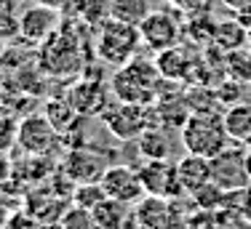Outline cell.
Wrapping results in <instances>:
<instances>
[{
    "label": "cell",
    "mask_w": 251,
    "mask_h": 229,
    "mask_svg": "<svg viewBox=\"0 0 251 229\" xmlns=\"http://www.w3.org/2000/svg\"><path fill=\"white\" fill-rule=\"evenodd\" d=\"M163 83V75L155 67V59L136 56L128 64L118 67L110 77L112 96L118 101H128V104H145L152 107L158 99V88Z\"/></svg>",
    "instance_id": "obj_1"
},
{
    "label": "cell",
    "mask_w": 251,
    "mask_h": 229,
    "mask_svg": "<svg viewBox=\"0 0 251 229\" xmlns=\"http://www.w3.org/2000/svg\"><path fill=\"white\" fill-rule=\"evenodd\" d=\"M179 141H182L184 152L201 155V158H217L230 147V134L225 128V117L219 112H193L179 131Z\"/></svg>",
    "instance_id": "obj_2"
},
{
    "label": "cell",
    "mask_w": 251,
    "mask_h": 229,
    "mask_svg": "<svg viewBox=\"0 0 251 229\" xmlns=\"http://www.w3.org/2000/svg\"><path fill=\"white\" fill-rule=\"evenodd\" d=\"M139 46H142V35L139 27H134V24L107 19L97 32V56L101 59V64H107L112 69L136 59Z\"/></svg>",
    "instance_id": "obj_3"
},
{
    "label": "cell",
    "mask_w": 251,
    "mask_h": 229,
    "mask_svg": "<svg viewBox=\"0 0 251 229\" xmlns=\"http://www.w3.org/2000/svg\"><path fill=\"white\" fill-rule=\"evenodd\" d=\"M99 120L107 128V134L115 136L118 141H136L147 128H152V107L115 99V104L107 107V112Z\"/></svg>",
    "instance_id": "obj_4"
},
{
    "label": "cell",
    "mask_w": 251,
    "mask_h": 229,
    "mask_svg": "<svg viewBox=\"0 0 251 229\" xmlns=\"http://www.w3.org/2000/svg\"><path fill=\"white\" fill-rule=\"evenodd\" d=\"M139 35H142V46L150 48L152 53H160L166 48L179 46V40L184 38V24L179 22V16L171 8H155L139 24Z\"/></svg>",
    "instance_id": "obj_5"
},
{
    "label": "cell",
    "mask_w": 251,
    "mask_h": 229,
    "mask_svg": "<svg viewBox=\"0 0 251 229\" xmlns=\"http://www.w3.org/2000/svg\"><path fill=\"white\" fill-rule=\"evenodd\" d=\"M101 189L110 200H118L123 206H136L139 200H145L147 192L142 184L139 168L128 165V162H115L104 171V176L99 179Z\"/></svg>",
    "instance_id": "obj_6"
},
{
    "label": "cell",
    "mask_w": 251,
    "mask_h": 229,
    "mask_svg": "<svg viewBox=\"0 0 251 229\" xmlns=\"http://www.w3.org/2000/svg\"><path fill=\"white\" fill-rule=\"evenodd\" d=\"M211 176H214V184L222 192L246 189L251 184V179L246 173V147L232 141L225 152L211 158Z\"/></svg>",
    "instance_id": "obj_7"
},
{
    "label": "cell",
    "mask_w": 251,
    "mask_h": 229,
    "mask_svg": "<svg viewBox=\"0 0 251 229\" xmlns=\"http://www.w3.org/2000/svg\"><path fill=\"white\" fill-rule=\"evenodd\" d=\"M110 162L101 152H94L88 147H70V152L62 160V176L70 184H94L104 176Z\"/></svg>",
    "instance_id": "obj_8"
},
{
    "label": "cell",
    "mask_w": 251,
    "mask_h": 229,
    "mask_svg": "<svg viewBox=\"0 0 251 229\" xmlns=\"http://www.w3.org/2000/svg\"><path fill=\"white\" fill-rule=\"evenodd\" d=\"M62 141L59 131L46 114H27L19 120V149L25 155H49Z\"/></svg>",
    "instance_id": "obj_9"
},
{
    "label": "cell",
    "mask_w": 251,
    "mask_h": 229,
    "mask_svg": "<svg viewBox=\"0 0 251 229\" xmlns=\"http://www.w3.org/2000/svg\"><path fill=\"white\" fill-rule=\"evenodd\" d=\"M64 99L75 107V112L80 117H101L107 112V107L112 104V88H107L97 77H83L67 91Z\"/></svg>",
    "instance_id": "obj_10"
},
{
    "label": "cell",
    "mask_w": 251,
    "mask_h": 229,
    "mask_svg": "<svg viewBox=\"0 0 251 229\" xmlns=\"http://www.w3.org/2000/svg\"><path fill=\"white\" fill-rule=\"evenodd\" d=\"M139 176H142V184H145V192L152 197L171 200L176 195H184L182 184H179L176 162L171 160H145L139 165Z\"/></svg>",
    "instance_id": "obj_11"
},
{
    "label": "cell",
    "mask_w": 251,
    "mask_h": 229,
    "mask_svg": "<svg viewBox=\"0 0 251 229\" xmlns=\"http://www.w3.org/2000/svg\"><path fill=\"white\" fill-rule=\"evenodd\" d=\"M59 8H51V5H29L19 14V35L29 43H46L51 35L59 32Z\"/></svg>",
    "instance_id": "obj_12"
},
{
    "label": "cell",
    "mask_w": 251,
    "mask_h": 229,
    "mask_svg": "<svg viewBox=\"0 0 251 229\" xmlns=\"http://www.w3.org/2000/svg\"><path fill=\"white\" fill-rule=\"evenodd\" d=\"M198 64H201V56L187 46H174V48H166V51L155 53L158 72L166 80H174V83H190Z\"/></svg>",
    "instance_id": "obj_13"
},
{
    "label": "cell",
    "mask_w": 251,
    "mask_h": 229,
    "mask_svg": "<svg viewBox=\"0 0 251 229\" xmlns=\"http://www.w3.org/2000/svg\"><path fill=\"white\" fill-rule=\"evenodd\" d=\"M176 173H179V184H182L184 195H195V192L206 189L208 184H214L211 176V160L201 158V155H182L176 160Z\"/></svg>",
    "instance_id": "obj_14"
},
{
    "label": "cell",
    "mask_w": 251,
    "mask_h": 229,
    "mask_svg": "<svg viewBox=\"0 0 251 229\" xmlns=\"http://www.w3.org/2000/svg\"><path fill=\"white\" fill-rule=\"evenodd\" d=\"M136 227L139 229H169L171 227V206L163 197L147 195L145 200H139L134 206Z\"/></svg>",
    "instance_id": "obj_15"
},
{
    "label": "cell",
    "mask_w": 251,
    "mask_h": 229,
    "mask_svg": "<svg viewBox=\"0 0 251 229\" xmlns=\"http://www.w3.org/2000/svg\"><path fill=\"white\" fill-rule=\"evenodd\" d=\"M134 147L142 160H171V155H174V138H171V131H163L158 125H152V128H147L145 134L136 138Z\"/></svg>",
    "instance_id": "obj_16"
},
{
    "label": "cell",
    "mask_w": 251,
    "mask_h": 229,
    "mask_svg": "<svg viewBox=\"0 0 251 229\" xmlns=\"http://www.w3.org/2000/svg\"><path fill=\"white\" fill-rule=\"evenodd\" d=\"M225 117V128L230 134V141L251 147V101H238V104L222 110Z\"/></svg>",
    "instance_id": "obj_17"
},
{
    "label": "cell",
    "mask_w": 251,
    "mask_h": 229,
    "mask_svg": "<svg viewBox=\"0 0 251 229\" xmlns=\"http://www.w3.org/2000/svg\"><path fill=\"white\" fill-rule=\"evenodd\" d=\"M249 46V29L243 27L238 19H225L217 22V29H214V48L230 53L235 48Z\"/></svg>",
    "instance_id": "obj_18"
},
{
    "label": "cell",
    "mask_w": 251,
    "mask_h": 229,
    "mask_svg": "<svg viewBox=\"0 0 251 229\" xmlns=\"http://www.w3.org/2000/svg\"><path fill=\"white\" fill-rule=\"evenodd\" d=\"M91 221L94 229H123L126 221H128V206L107 197L101 206L91 210Z\"/></svg>",
    "instance_id": "obj_19"
},
{
    "label": "cell",
    "mask_w": 251,
    "mask_h": 229,
    "mask_svg": "<svg viewBox=\"0 0 251 229\" xmlns=\"http://www.w3.org/2000/svg\"><path fill=\"white\" fill-rule=\"evenodd\" d=\"M152 0H112V11H110V19L126 22V24H134L139 27L147 16L152 14Z\"/></svg>",
    "instance_id": "obj_20"
},
{
    "label": "cell",
    "mask_w": 251,
    "mask_h": 229,
    "mask_svg": "<svg viewBox=\"0 0 251 229\" xmlns=\"http://www.w3.org/2000/svg\"><path fill=\"white\" fill-rule=\"evenodd\" d=\"M67 11H73L77 19H83L86 24H97V27H101V24L110 19L112 0H70Z\"/></svg>",
    "instance_id": "obj_21"
},
{
    "label": "cell",
    "mask_w": 251,
    "mask_h": 229,
    "mask_svg": "<svg viewBox=\"0 0 251 229\" xmlns=\"http://www.w3.org/2000/svg\"><path fill=\"white\" fill-rule=\"evenodd\" d=\"M43 114H46V117H49L51 123H53V128L59 131V136H64V134H67V131L73 128L75 123H80V120H83L80 114L75 112V107L70 104L67 99H51Z\"/></svg>",
    "instance_id": "obj_22"
},
{
    "label": "cell",
    "mask_w": 251,
    "mask_h": 229,
    "mask_svg": "<svg viewBox=\"0 0 251 229\" xmlns=\"http://www.w3.org/2000/svg\"><path fill=\"white\" fill-rule=\"evenodd\" d=\"M225 75L243 83V86H251V48L249 46L225 53Z\"/></svg>",
    "instance_id": "obj_23"
},
{
    "label": "cell",
    "mask_w": 251,
    "mask_h": 229,
    "mask_svg": "<svg viewBox=\"0 0 251 229\" xmlns=\"http://www.w3.org/2000/svg\"><path fill=\"white\" fill-rule=\"evenodd\" d=\"M107 200L104 189H101L99 182L94 184H77L73 189V206L83 208V210H94L97 206H101V203Z\"/></svg>",
    "instance_id": "obj_24"
},
{
    "label": "cell",
    "mask_w": 251,
    "mask_h": 229,
    "mask_svg": "<svg viewBox=\"0 0 251 229\" xmlns=\"http://www.w3.org/2000/svg\"><path fill=\"white\" fill-rule=\"evenodd\" d=\"M19 147V120L11 114H0V152H14Z\"/></svg>",
    "instance_id": "obj_25"
},
{
    "label": "cell",
    "mask_w": 251,
    "mask_h": 229,
    "mask_svg": "<svg viewBox=\"0 0 251 229\" xmlns=\"http://www.w3.org/2000/svg\"><path fill=\"white\" fill-rule=\"evenodd\" d=\"M62 229H94V221H91V210H83L73 206V210L62 216Z\"/></svg>",
    "instance_id": "obj_26"
},
{
    "label": "cell",
    "mask_w": 251,
    "mask_h": 229,
    "mask_svg": "<svg viewBox=\"0 0 251 229\" xmlns=\"http://www.w3.org/2000/svg\"><path fill=\"white\" fill-rule=\"evenodd\" d=\"M171 8L184 11V14H206L211 8V0H169Z\"/></svg>",
    "instance_id": "obj_27"
},
{
    "label": "cell",
    "mask_w": 251,
    "mask_h": 229,
    "mask_svg": "<svg viewBox=\"0 0 251 229\" xmlns=\"http://www.w3.org/2000/svg\"><path fill=\"white\" fill-rule=\"evenodd\" d=\"M14 173V162H11V155L8 152H0V184Z\"/></svg>",
    "instance_id": "obj_28"
},
{
    "label": "cell",
    "mask_w": 251,
    "mask_h": 229,
    "mask_svg": "<svg viewBox=\"0 0 251 229\" xmlns=\"http://www.w3.org/2000/svg\"><path fill=\"white\" fill-rule=\"evenodd\" d=\"M219 3H222L225 8H230V11H235V14H238V11H243V8H246V5L251 3V0H219Z\"/></svg>",
    "instance_id": "obj_29"
},
{
    "label": "cell",
    "mask_w": 251,
    "mask_h": 229,
    "mask_svg": "<svg viewBox=\"0 0 251 229\" xmlns=\"http://www.w3.org/2000/svg\"><path fill=\"white\" fill-rule=\"evenodd\" d=\"M246 173L251 179V147H246Z\"/></svg>",
    "instance_id": "obj_30"
},
{
    "label": "cell",
    "mask_w": 251,
    "mask_h": 229,
    "mask_svg": "<svg viewBox=\"0 0 251 229\" xmlns=\"http://www.w3.org/2000/svg\"><path fill=\"white\" fill-rule=\"evenodd\" d=\"M249 48H251V29H249Z\"/></svg>",
    "instance_id": "obj_31"
},
{
    "label": "cell",
    "mask_w": 251,
    "mask_h": 229,
    "mask_svg": "<svg viewBox=\"0 0 251 229\" xmlns=\"http://www.w3.org/2000/svg\"><path fill=\"white\" fill-rule=\"evenodd\" d=\"M249 91H251V86H249Z\"/></svg>",
    "instance_id": "obj_32"
}]
</instances>
